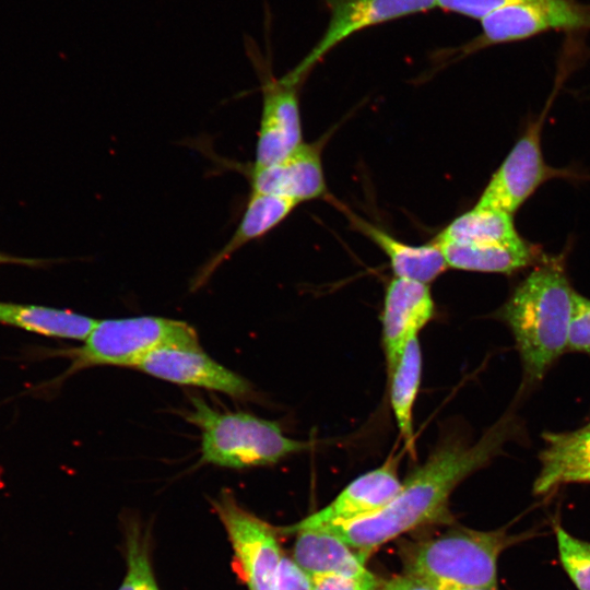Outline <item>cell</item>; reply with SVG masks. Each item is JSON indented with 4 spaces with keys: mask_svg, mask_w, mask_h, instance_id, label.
<instances>
[{
    "mask_svg": "<svg viewBox=\"0 0 590 590\" xmlns=\"http://www.w3.org/2000/svg\"><path fill=\"white\" fill-rule=\"evenodd\" d=\"M511 416L502 417L483 436L471 442L459 433H448L416 467L393 499L380 510L328 530L367 560L369 555L399 535L448 514L453 489L470 474L483 468L515 433Z\"/></svg>",
    "mask_w": 590,
    "mask_h": 590,
    "instance_id": "6da1fadb",
    "label": "cell"
},
{
    "mask_svg": "<svg viewBox=\"0 0 590 590\" xmlns=\"http://www.w3.org/2000/svg\"><path fill=\"white\" fill-rule=\"evenodd\" d=\"M575 291L562 257L544 258L499 309L530 381L540 380L567 350Z\"/></svg>",
    "mask_w": 590,
    "mask_h": 590,
    "instance_id": "7a4b0ae2",
    "label": "cell"
},
{
    "mask_svg": "<svg viewBox=\"0 0 590 590\" xmlns=\"http://www.w3.org/2000/svg\"><path fill=\"white\" fill-rule=\"evenodd\" d=\"M192 409L184 415L201 432V462L229 469L278 463L308 448L287 437L273 421L244 411L220 412L200 397H190Z\"/></svg>",
    "mask_w": 590,
    "mask_h": 590,
    "instance_id": "3957f363",
    "label": "cell"
},
{
    "mask_svg": "<svg viewBox=\"0 0 590 590\" xmlns=\"http://www.w3.org/2000/svg\"><path fill=\"white\" fill-rule=\"evenodd\" d=\"M514 540L505 530L457 528L405 543L400 557L405 574L428 582L496 590L498 556Z\"/></svg>",
    "mask_w": 590,
    "mask_h": 590,
    "instance_id": "277c9868",
    "label": "cell"
},
{
    "mask_svg": "<svg viewBox=\"0 0 590 590\" xmlns=\"http://www.w3.org/2000/svg\"><path fill=\"white\" fill-rule=\"evenodd\" d=\"M165 347L199 349L197 331L187 322L155 316L97 320L82 346L64 352L71 364L63 377L94 366L135 367Z\"/></svg>",
    "mask_w": 590,
    "mask_h": 590,
    "instance_id": "5b68a950",
    "label": "cell"
},
{
    "mask_svg": "<svg viewBox=\"0 0 590 590\" xmlns=\"http://www.w3.org/2000/svg\"><path fill=\"white\" fill-rule=\"evenodd\" d=\"M552 99L539 117L531 120L493 173L477 202L486 208L514 215L519 208L546 181L555 178L580 179L581 175L571 168L550 166L543 156L541 132Z\"/></svg>",
    "mask_w": 590,
    "mask_h": 590,
    "instance_id": "8992f818",
    "label": "cell"
},
{
    "mask_svg": "<svg viewBox=\"0 0 590 590\" xmlns=\"http://www.w3.org/2000/svg\"><path fill=\"white\" fill-rule=\"evenodd\" d=\"M481 25V34L458 49V58L552 30H590V8L573 0H526L496 10Z\"/></svg>",
    "mask_w": 590,
    "mask_h": 590,
    "instance_id": "52a82bcc",
    "label": "cell"
},
{
    "mask_svg": "<svg viewBox=\"0 0 590 590\" xmlns=\"http://www.w3.org/2000/svg\"><path fill=\"white\" fill-rule=\"evenodd\" d=\"M213 508L231 542L237 570L248 590H273L283 557L275 530L224 492Z\"/></svg>",
    "mask_w": 590,
    "mask_h": 590,
    "instance_id": "ba28073f",
    "label": "cell"
},
{
    "mask_svg": "<svg viewBox=\"0 0 590 590\" xmlns=\"http://www.w3.org/2000/svg\"><path fill=\"white\" fill-rule=\"evenodd\" d=\"M323 2L329 11L328 26L304 59L280 78L286 84L298 86L328 52L351 35L437 7L436 0H323Z\"/></svg>",
    "mask_w": 590,
    "mask_h": 590,
    "instance_id": "9c48e42d",
    "label": "cell"
},
{
    "mask_svg": "<svg viewBox=\"0 0 590 590\" xmlns=\"http://www.w3.org/2000/svg\"><path fill=\"white\" fill-rule=\"evenodd\" d=\"M399 460V457L390 455L381 465L349 483L326 507L285 528L283 532L296 533L300 530L321 529L380 510L401 488Z\"/></svg>",
    "mask_w": 590,
    "mask_h": 590,
    "instance_id": "30bf717a",
    "label": "cell"
},
{
    "mask_svg": "<svg viewBox=\"0 0 590 590\" xmlns=\"http://www.w3.org/2000/svg\"><path fill=\"white\" fill-rule=\"evenodd\" d=\"M134 368L162 380L222 392L235 399H249L252 394L247 379L215 362L200 347L160 349L142 358Z\"/></svg>",
    "mask_w": 590,
    "mask_h": 590,
    "instance_id": "8fae6325",
    "label": "cell"
},
{
    "mask_svg": "<svg viewBox=\"0 0 590 590\" xmlns=\"http://www.w3.org/2000/svg\"><path fill=\"white\" fill-rule=\"evenodd\" d=\"M252 192L274 194L300 202L327 196V184L318 144L303 143L284 160L268 166L237 164Z\"/></svg>",
    "mask_w": 590,
    "mask_h": 590,
    "instance_id": "7c38bea8",
    "label": "cell"
},
{
    "mask_svg": "<svg viewBox=\"0 0 590 590\" xmlns=\"http://www.w3.org/2000/svg\"><path fill=\"white\" fill-rule=\"evenodd\" d=\"M303 126L297 86L280 79L262 82V107L253 165L275 164L303 144Z\"/></svg>",
    "mask_w": 590,
    "mask_h": 590,
    "instance_id": "4fadbf2b",
    "label": "cell"
},
{
    "mask_svg": "<svg viewBox=\"0 0 590 590\" xmlns=\"http://www.w3.org/2000/svg\"><path fill=\"white\" fill-rule=\"evenodd\" d=\"M435 303L428 284L393 278L387 285L381 311V342L388 374L406 343L433 319Z\"/></svg>",
    "mask_w": 590,
    "mask_h": 590,
    "instance_id": "5bb4252c",
    "label": "cell"
},
{
    "mask_svg": "<svg viewBox=\"0 0 590 590\" xmlns=\"http://www.w3.org/2000/svg\"><path fill=\"white\" fill-rule=\"evenodd\" d=\"M297 205L286 198L250 191L236 229L225 245L199 269L191 282V290L203 286L222 263L245 245L262 238L279 226Z\"/></svg>",
    "mask_w": 590,
    "mask_h": 590,
    "instance_id": "9a60e30c",
    "label": "cell"
},
{
    "mask_svg": "<svg viewBox=\"0 0 590 590\" xmlns=\"http://www.w3.org/2000/svg\"><path fill=\"white\" fill-rule=\"evenodd\" d=\"M343 213L356 231L387 256L394 278L429 284L448 269L444 253L435 240L423 245L408 244L346 209Z\"/></svg>",
    "mask_w": 590,
    "mask_h": 590,
    "instance_id": "2e32d148",
    "label": "cell"
},
{
    "mask_svg": "<svg viewBox=\"0 0 590 590\" xmlns=\"http://www.w3.org/2000/svg\"><path fill=\"white\" fill-rule=\"evenodd\" d=\"M541 469L533 483L535 494L560 485L590 482V426L574 432L543 434Z\"/></svg>",
    "mask_w": 590,
    "mask_h": 590,
    "instance_id": "e0dca14e",
    "label": "cell"
},
{
    "mask_svg": "<svg viewBox=\"0 0 590 590\" xmlns=\"http://www.w3.org/2000/svg\"><path fill=\"white\" fill-rule=\"evenodd\" d=\"M295 534L292 558L310 577H359L370 573L359 553L334 533L324 529H308Z\"/></svg>",
    "mask_w": 590,
    "mask_h": 590,
    "instance_id": "ac0fdd59",
    "label": "cell"
},
{
    "mask_svg": "<svg viewBox=\"0 0 590 590\" xmlns=\"http://www.w3.org/2000/svg\"><path fill=\"white\" fill-rule=\"evenodd\" d=\"M436 243L448 268L462 271L511 274L531 266L535 267L544 259L541 250L524 238L506 245Z\"/></svg>",
    "mask_w": 590,
    "mask_h": 590,
    "instance_id": "d6986e66",
    "label": "cell"
},
{
    "mask_svg": "<svg viewBox=\"0 0 590 590\" xmlns=\"http://www.w3.org/2000/svg\"><path fill=\"white\" fill-rule=\"evenodd\" d=\"M96 321L64 309L0 302V323L46 337L84 341Z\"/></svg>",
    "mask_w": 590,
    "mask_h": 590,
    "instance_id": "ffe728a7",
    "label": "cell"
},
{
    "mask_svg": "<svg viewBox=\"0 0 590 590\" xmlns=\"http://www.w3.org/2000/svg\"><path fill=\"white\" fill-rule=\"evenodd\" d=\"M422 350L418 337L412 338L389 376V399L393 416L411 455L415 452L413 408L422 378Z\"/></svg>",
    "mask_w": 590,
    "mask_h": 590,
    "instance_id": "44dd1931",
    "label": "cell"
},
{
    "mask_svg": "<svg viewBox=\"0 0 590 590\" xmlns=\"http://www.w3.org/2000/svg\"><path fill=\"white\" fill-rule=\"evenodd\" d=\"M514 215L503 211L479 208L452 220L436 237L438 243L461 245H506L520 241Z\"/></svg>",
    "mask_w": 590,
    "mask_h": 590,
    "instance_id": "7402d4cb",
    "label": "cell"
},
{
    "mask_svg": "<svg viewBox=\"0 0 590 590\" xmlns=\"http://www.w3.org/2000/svg\"><path fill=\"white\" fill-rule=\"evenodd\" d=\"M556 542L564 569L578 590H590V542L556 527Z\"/></svg>",
    "mask_w": 590,
    "mask_h": 590,
    "instance_id": "603a6c76",
    "label": "cell"
},
{
    "mask_svg": "<svg viewBox=\"0 0 590 590\" xmlns=\"http://www.w3.org/2000/svg\"><path fill=\"white\" fill-rule=\"evenodd\" d=\"M127 562L134 567L137 590H160L152 569L148 539L137 526L129 528L126 542Z\"/></svg>",
    "mask_w": 590,
    "mask_h": 590,
    "instance_id": "cb8c5ba5",
    "label": "cell"
},
{
    "mask_svg": "<svg viewBox=\"0 0 590 590\" xmlns=\"http://www.w3.org/2000/svg\"><path fill=\"white\" fill-rule=\"evenodd\" d=\"M567 350L590 354V299L575 292Z\"/></svg>",
    "mask_w": 590,
    "mask_h": 590,
    "instance_id": "d4e9b609",
    "label": "cell"
},
{
    "mask_svg": "<svg viewBox=\"0 0 590 590\" xmlns=\"http://www.w3.org/2000/svg\"><path fill=\"white\" fill-rule=\"evenodd\" d=\"M522 1L526 0H436V5L445 11L482 21L500 8Z\"/></svg>",
    "mask_w": 590,
    "mask_h": 590,
    "instance_id": "484cf974",
    "label": "cell"
},
{
    "mask_svg": "<svg viewBox=\"0 0 590 590\" xmlns=\"http://www.w3.org/2000/svg\"><path fill=\"white\" fill-rule=\"evenodd\" d=\"M314 579L292 557L283 555L273 590H312Z\"/></svg>",
    "mask_w": 590,
    "mask_h": 590,
    "instance_id": "4316f807",
    "label": "cell"
},
{
    "mask_svg": "<svg viewBox=\"0 0 590 590\" xmlns=\"http://www.w3.org/2000/svg\"><path fill=\"white\" fill-rule=\"evenodd\" d=\"M312 579V590H378L381 581L373 573L359 577L329 575Z\"/></svg>",
    "mask_w": 590,
    "mask_h": 590,
    "instance_id": "83f0119b",
    "label": "cell"
},
{
    "mask_svg": "<svg viewBox=\"0 0 590 590\" xmlns=\"http://www.w3.org/2000/svg\"><path fill=\"white\" fill-rule=\"evenodd\" d=\"M378 590H438L428 581L418 577L403 574L380 581Z\"/></svg>",
    "mask_w": 590,
    "mask_h": 590,
    "instance_id": "f1b7e54d",
    "label": "cell"
},
{
    "mask_svg": "<svg viewBox=\"0 0 590 590\" xmlns=\"http://www.w3.org/2000/svg\"><path fill=\"white\" fill-rule=\"evenodd\" d=\"M47 263H49L48 260L17 257V256H13V255L0 251V266L1 264H19V266L36 268L40 266H46Z\"/></svg>",
    "mask_w": 590,
    "mask_h": 590,
    "instance_id": "f546056e",
    "label": "cell"
},
{
    "mask_svg": "<svg viewBox=\"0 0 590 590\" xmlns=\"http://www.w3.org/2000/svg\"><path fill=\"white\" fill-rule=\"evenodd\" d=\"M118 590H137L135 570L129 562H127V571Z\"/></svg>",
    "mask_w": 590,
    "mask_h": 590,
    "instance_id": "4dcf8cb0",
    "label": "cell"
},
{
    "mask_svg": "<svg viewBox=\"0 0 590 590\" xmlns=\"http://www.w3.org/2000/svg\"><path fill=\"white\" fill-rule=\"evenodd\" d=\"M432 585L435 586L438 590H489V589H484V588L460 587V586H453V585H447V583H432Z\"/></svg>",
    "mask_w": 590,
    "mask_h": 590,
    "instance_id": "1f68e13d",
    "label": "cell"
},
{
    "mask_svg": "<svg viewBox=\"0 0 590 590\" xmlns=\"http://www.w3.org/2000/svg\"><path fill=\"white\" fill-rule=\"evenodd\" d=\"M588 425L590 426V423Z\"/></svg>",
    "mask_w": 590,
    "mask_h": 590,
    "instance_id": "d6a6232c",
    "label": "cell"
}]
</instances>
